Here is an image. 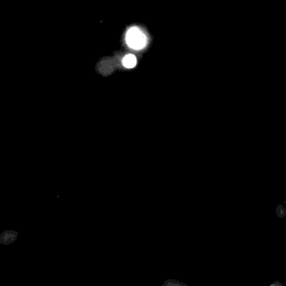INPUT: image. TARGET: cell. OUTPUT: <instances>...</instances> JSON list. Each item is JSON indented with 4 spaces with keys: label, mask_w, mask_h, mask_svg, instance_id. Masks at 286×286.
<instances>
[{
    "label": "cell",
    "mask_w": 286,
    "mask_h": 286,
    "mask_svg": "<svg viewBox=\"0 0 286 286\" xmlns=\"http://www.w3.org/2000/svg\"><path fill=\"white\" fill-rule=\"evenodd\" d=\"M123 65L128 68H132L137 65V58L134 55H126L123 59Z\"/></svg>",
    "instance_id": "cell-2"
},
{
    "label": "cell",
    "mask_w": 286,
    "mask_h": 286,
    "mask_svg": "<svg viewBox=\"0 0 286 286\" xmlns=\"http://www.w3.org/2000/svg\"><path fill=\"white\" fill-rule=\"evenodd\" d=\"M147 43V38L143 32L139 29V28H131L126 34V44H128L131 48H142Z\"/></svg>",
    "instance_id": "cell-1"
}]
</instances>
